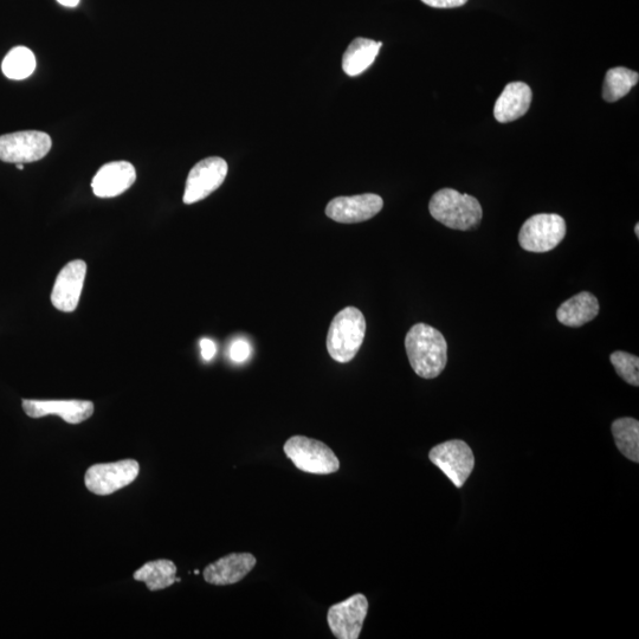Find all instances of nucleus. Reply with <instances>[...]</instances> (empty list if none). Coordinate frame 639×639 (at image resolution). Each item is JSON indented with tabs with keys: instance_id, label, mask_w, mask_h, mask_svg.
Instances as JSON below:
<instances>
[{
	"instance_id": "f257e3e1",
	"label": "nucleus",
	"mask_w": 639,
	"mask_h": 639,
	"mask_svg": "<svg viewBox=\"0 0 639 639\" xmlns=\"http://www.w3.org/2000/svg\"><path fill=\"white\" fill-rule=\"evenodd\" d=\"M406 354L417 376L434 379L448 363V344L438 329L426 324L413 326L405 338Z\"/></svg>"
},
{
	"instance_id": "f03ea898",
	"label": "nucleus",
	"mask_w": 639,
	"mask_h": 639,
	"mask_svg": "<svg viewBox=\"0 0 639 639\" xmlns=\"http://www.w3.org/2000/svg\"><path fill=\"white\" fill-rule=\"evenodd\" d=\"M431 216L445 227L468 231L482 221L483 211L479 200L453 189H443L432 196L429 204Z\"/></svg>"
},
{
	"instance_id": "7ed1b4c3",
	"label": "nucleus",
	"mask_w": 639,
	"mask_h": 639,
	"mask_svg": "<svg viewBox=\"0 0 639 639\" xmlns=\"http://www.w3.org/2000/svg\"><path fill=\"white\" fill-rule=\"evenodd\" d=\"M366 320L355 307L342 309L332 321L327 335V351L340 364L350 363L363 345Z\"/></svg>"
},
{
	"instance_id": "20e7f679",
	"label": "nucleus",
	"mask_w": 639,
	"mask_h": 639,
	"mask_svg": "<svg viewBox=\"0 0 639 639\" xmlns=\"http://www.w3.org/2000/svg\"><path fill=\"white\" fill-rule=\"evenodd\" d=\"M283 450L294 466L305 473L329 475L340 469V461L334 451L313 438L294 436L284 444Z\"/></svg>"
},
{
	"instance_id": "39448f33",
	"label": "nucleus",
	"mask_w": 639,
	"mask_h": 639,
	"mask_svg": "<svg viewBox=\"0 0 639 639\" xmlns=\"http://www.w3.org/2000/svg\"><path fill=\"white\" fill-rule=\"evenodd\" d=\"M566 236L565 219L555 213H539L522 225L519 243L529 253H548L558 247Z\"/></svg>"
},
{
	"instance_id": "423d86ee",
	"label": "nucleus",
	"mask_w": 639,
	"mask_h": 639,
	"mask_svg": "<svg viewBox=\"0 0 639 639\" xmlns=\"http://www.w3.org/2000/svg\"><path fill=\"white\" fill-rule=\"evenodd\" d=\"M430 461L454 483L462 488L475 468V457L469 445L460 440L436 445L429 454Z\"/></svg>"
},
{
	"instance_id": "0eeeda50",
	"label": "nucleus",
	"mask_w": 639,
	"mask_h": 639,
	"mask_svg": "<svg viewBox=\"0 0 639 639\" xmlns=\"http://www.w3.org/2000/svg\"><path fill=\"white\" fill-rule=\"evenodd\" d=\"M139 471V463L134 460L94 464L87 470L86 487L95 495H112L134 482Z\"/></svg>"
},
{
	"instance_id": "6e6552de",
	"label": "nucleus",
	"mask_w": 639,
	"mask_h": 639,
	"mask_svg": "<svg viewBox=\"0 0 639 639\" xmlns=\"http://www.w3.org/2000/svg\"><path fill=\"white\" fill-rule=\"evenodd\" d=\"M51 138L47 133L24 131L0 137V160L25 164L43 159L50 151Z\"/></svg>"
},
{
	"instance_id": "1a4fd4ad",
	"label": "nucleus",
	"mask_w": 639,
	"mask_h": 639,
	"mask_svg": "<svg viewBox=\"0 0 639 639\" xmlns=\"http://www.w3.org/2000/svg\"><path fill=\"white\" fill-rule=\"evenodd\" d=\"M228 174V164L222 158L210 157L192 167L186 180L184 203L195 204L221 187Z\"/></svg>"
},
{
	"instance_id": "9d476101",
	"label": "nucleus",
	"mask_w": 639,
	"mask_h": 639,
	"mask_svg": "<svg viewBox=\"0 0 639 639\" xmlns=\"http://www.w3.org/2000/svg\"><path fill=\"white\" fill-rule=\"evenodd\" d=\"M369 612V600L361 593L334 604L327 613L332 634L338 639H358Z\"/></svg>"
},
{
	"instance_id": "9b49d317",
	"label": "nucleus",
	"mask_w": 639,
	"mask_h": 639,
	"mask_svg": "<svg viewBox=\"0 0 639 639\" xmlns=\"http://www.w3.org/2000/svg\"><path fill=\"white\" fill-rule=\"evenodd\" d=\"M384 200L374 193H365L352 197H338L331 200L326 215L342 224H354L369 221L382 211Z\"/></svg>"
},
{
	"instance_id": "f8f14e48",
	"label": "nucleus",
	"mask_w": 639,
	"mask_h": 639,
	"mask_svg": "<svg viewBox=\"0 0 639 639\" xmlns=\"http://www.w3.org/2000/svg\"><path fill=\"white\" fill-rule=\"evenodd\" d=\"M86 275L87 264L81 260L69 262L60 271L51 293V302L58 311L71 313L79 306Z\"/></svg>"
},
{
	"instance_id": "ddd939ff",
	"label": "nucleus",
	"mask_w": 639,
	"mask_h": 639,
	"mask_svg": "<svg viewBox=\"0 0 639 639\" xmlns=\"http://www.w3.org/2000/svg\"><path fill=\"white\" fill-rule=\"evenodd\" d=\"M23 409L31 418L56 415L69 424H80L93 416L94 404L88 400L24 399Z\"/></svg>"
},
{
	"instance_id": "4468645a",
	"label": "nucleus",
	"mask_w": 639,
	"mask_h": 639,
	"mask_svg": "<svg viewBox=\"0 0 639 639\" xmlns=\"http://www.w3.org/2000/svg\"><path fill=\"white\" fill-rule=\"evenodd\" d=\"M257 560L251 553H232L206 566L203 576L206 583L225 586L241 582L254 570Z\"/></svg>"
},
{
	"instance_id": "2eb2a0df",
	"label": "nucleus",
	"mask_w": 639,
	"mask_h": 639,
	"mask_svg": "<svg viewBox=\"0 0 639 639\" xmlns=\"http://www.w3.org/2000/svg\"><path fill=\"white\" fill-rule=\"evenodd\" d=\"M135 179L137 172L128 161L103 165L92 182L94 195L99 198L118 197L135 183Z\"/></svg>"
},
{
	"instance_id": "dca6fc26",
	"label": "nucleus",
	"mask_w": 639,
	"mask_h": 639,
	"mask_svg": "<svg viewBox=\"0 0 639 639\" xmlns=\"http://www.w3.org/2000/svg\"><path fill=\"white\" fill-rule=\"evenodd\" d=\"M532 98V89L526 83H509L495 103V119L501 124H508L522 118L531 107Z\"/></svg>"
},
{
	"instance_id": "f3484780",
	"label": "nucleus",
	"mask_w": 639,
	"mask_h": 639,
	"mask_svg": "<svg viewBox=\"0 0 639 639\" xmlns=\"http://www.w3.org/2000/svg\"><path fill=\"white\" fill-rule=\"evenodd\" d=\"M599 302L595 295L582 292L574 295L558 308L557 318L567 327H582L597 318Z\"/></svg>"
},
{
	"instance_id": "a211bd4d",
	"label": "nucleus",
	"mask_w": 639,
	"mask_h": 639,
	"mask_svg": "<svg viewBox=\"0 0 639 639\" xmlns=\"http://www.w3.org/2000/svg\"><path fill=\"white\" fill-rule=\"evenodd\" d=\"M382 42L369 38H355L342 57V69L348 76H358L369 69L379 54Z\"/></svg>"
},
{
	"instance_id": "6ab92c4d",
	"label": "nucleus",
	"mask_w": 639,
	"mask_h": 639,
	"mask_svg": "<svg viewBox=\"0 0 639 639\" xmlns=\"http://www.w3.org/2000/svg\"><path fill=\"white\" fill-rule=\"evenodd\" d=\"M133 578L137 582L145 583L150 591L165 590L174 583L180 582V578H177L176 564L166 559L150 561L139 568Z\"/></svg>"
},
{
	"instance_id": "aec40b11",
	"label": "nucleus",
	"mask_w": 639,
	"mask_h": 639,
	"mask_svg": "<svg viewBox=\"0 0 639 639\" xmlns=\"http://www.w3.org/2000/svg\"><path fill=\"white\" fill-rule=\"evenodd\" d=\"M617 448L630 461L639 462V423L635 418H619L612 424Z\"/></svg>"
},
{
	"instance_id": "412c9836",
	"label": "nucleus",
	"mask_w": 639,
	"mask_h": 639,
	"mask_svg": "<svg viewBox=\"0 0 639 639\" xmlns=\"http://www.w3.org/2000/svg\"><path fill=\"white\" fill-rule=\"evenodd\" d=\"M638 80L639 75L634 70L623 67L610 69L606 73L603 86L604 100L608 102L621 100L637 85Z\"/></svg>"
},
{
	"instance_id": "4be33fe9",
	"label": "nucleus",
	"mask_w": 639,
	"mask_h": 639,
	"mask_svg": "<svg viewBox=\"0 0 639 639\" xmlns=\"http://www.w3.org/2000/svg\"><path fill=\"white\" fill-rule=\"evenodd\" d=\"M2 69L4 75L10 80L28 79L36 69V57L29 48L16 47L5 56Z\"/></svg>"
},
{
	"instance_id": "5701e85b",
	"label": "nucleus",
	"mask_w": 639,
	"mask_h": 639,
	"mask_svg": "<svg viewBox=\"0 0 639 639\" xmlns=\"http://www.w3.org/2000/svg\"><path fill=\"white\" fill-rule=\"evenodd\" d=\"M610 359L618 376L621 377L624 382L636 387L639 385V359L636 355L616 351L611 354Z\"/></svg>"
},
{
	"instance_id": "b1692460",
	"label": "nucleus",
	"mask_w": 639,
	"mask_h": 639,
	"mask_svg": "<svg viewBox=\"0 0 639 639\" xmlns=\"http://www.w3.org/2000/svg\"><path fill=\"white\" fill-rule=\"evenodd\" d=\"M251 345L245 339H237L232 342L229 350L230 359L236 364H243L251 357Z\"/></svg>"
},
{
	"instance_id": "393cba45",
	"label": "nucleus",
	"mask_w": 639,
	"mask_h": 639,
	"mask_svg": "<svg viewBox=\"0 0 639 639\" xmlns=\"http://www.w3.org/2000/svg\"><path fill=\"white\" fill-rule=\"evenodd\" d=\"M425 5L436 9H454L460 8L468 3V0H422Z\"/></svg>"
},
{
	"instance_id": "a878e982",
	"label": "nucleus",
	"mask_w": 639,
	"mask_h": 639,
	"mask_svg": "<svg viewBox=\"0 0 639 639\" xmlns=\"http://www.w3.org/2000/svg\"><path fill=\"white\" fill-rule=\"evenodd\" d=\"M200 351H202V357L205 361L212 360L217 353L216 342L206 338L200 340Z\"/></svg>"
},
{
	"instance_id": "bb28decb",
	"label": "nucleus",
	"mask_w": 639,
	"mask_h": 639,
	"mask_svg": "<svg viewBox=\"0 0 639 639\" xmlns=\"http://www.w3.org/2000/svg\"><path fill=\"white\" fill-rule=\"evenodd\" d=\"M57 2L66 8H76L80 4V0H57Z\"/></svg>"
},
{
	"instance_id": "cd10ccee",
	"label": "nucleus",
	"mask_w": 639,
	"mask_h": 639,
	"mask_svg": "<svg viewBox=\"0 0 639 639\" xmlns=\"http://www.w3.org/2000/svg\"><path fill=\"white\" fill-rule=\"evenodd\" d=\"M635 232H636V236L638 238L639 237V224H636Z\"/></svg>"
},
{
	"instance_id": "c85d7f7f",
	"label": "nucleus",
	"mask_w": 639,
	"mask_h": 639,
	"mask_svg": "<svg viewBox=\"0 0 639 639\" xmlns=\"http://www.w3.org/2000/svg\"><path fill=\"white\" fill-rule=\"evenodd\" d=\"M17 169L21 171L24 170L23 164H17Z\"/></svg>"
}]
</instances>
